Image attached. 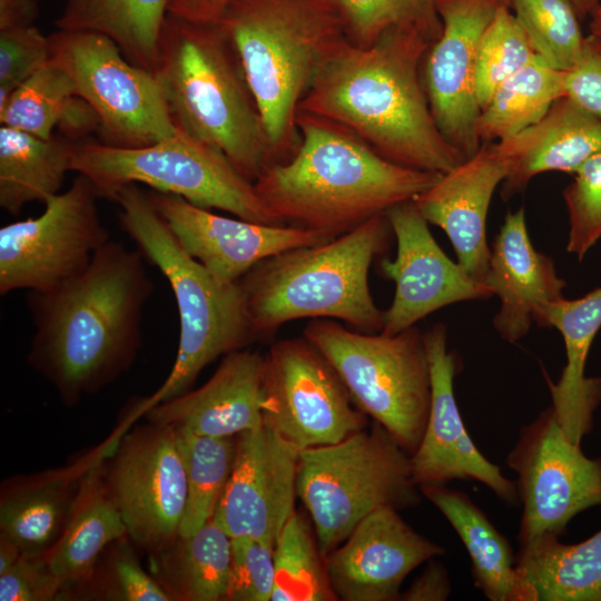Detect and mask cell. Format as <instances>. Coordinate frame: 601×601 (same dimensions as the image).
Masks as SVG:
<instances>
[{
	"instance_id": "obj_1",
	"label": "cell",
	"mask_w": 601,
	"mask_h": 601,
	"mask_svg": "<svg viewBox=\"0 0 601 601\" xmlns=\"http://www.w3.org/2000/svg\"><path fill=\"white\" fill-rule=\"evenodd\" d=\"M152 290L142 253L108 240L80 275L49 292H29L35 332L28 363L66 405L99 392L134 363Z\"/></svg>"
},
{
	"instance_id": "obj_2",
	"label": "cell",
	"mask_w": 601,
	"mask_h": 601,
	"mask_svg": "<svg viewBox=\"0 0 601 601\" xmlns=\"http://www.w3.org/2000/svg\"><path fill=\"white\" fill-rule=\"evenodd\" d=\"M433 41L414 26L386 30L362 48L346 37L329 53L299 111L346 128L397 165L445 174L465 158L442 135L422 80Z\"/></svg>"
},
{
	"instance_id": "obj_3",
	"label": "cell",
	"mask_w": 601,
	"mask_h": 601,
	"mask_svg": "<svg viewBox=\"0 0 601 601\" xmlns=\"http://www.w3.org/2000/svg\"><path fill=\"white\" fill-rule=\"evenodd\" d=\"M296 125L300 140L293 156L254 181L282 225L337 237L414 200L441 177L387 160L331 120L299 111Z\"/></svg>"
},
{
	"instance_id": "obj_4",
	"label": "cell",
	"mask_w": 601,
	"mask_h": 601,
	"mask_svg": "<svg viewBox=\"0 0 601 601\" xmlns=\"http://www.w3.org/2000/svg\"><path fill=\"white\" fill-rule=\"evenodd\" d=\"M216 22L239 61L276 164L283 162L299 142L296 120L303 98L347 37L337 3L233 0Z\"/></svg>"
},
{
	"instance_id": "obj_5",
	"label": "cell",
	"mask_w": 601,
	"mask_h": 601,
	"mask_svg": "<svg viewBox=\"0 0 601 601\" xmlns=\"http://www.w3.org/2000/svg\"><path fill=\"white\" fill-rule=\"evenodd\" d=\"M175 125L249 181L276 164L239 61L217 22L167 14L154 71Z\"/></svg>"
},
{
	"instance_id": "obj_6",
	"label": "cell",
	"mask_w": 601,
	"mask_h": 601,
	"mask_svg": "<svg viewBox=\"0 0 601 601\" xmlns=\"http://www.w3.org/2000/svg\"><path fill=\"white\" fill-rule=\"evenodd\" d=\"M392 236L386 214L377 215L326 243L256 264L238 280L256 341L302 318H337L355 331L381 333L384 311L371 294L368 272Z\"/></svg>"
},
{
	"instance_id": "obj_7",
	"label": "cell",
	"mask_w": 601,
	"mask_h": 601,
	"mask_svg": "<svg viewBox=\"0 0 601 601\" xmlns=\"http://www.w3.org/2000/svg\"><path fill=\"white\" fill-rule=\"evenodd\" d=\"M119 206V221L144 257L168 280L179 315V343L164 383L137 405V413L179 396L216 358L256 341L237 283L217 280L178 243L148 193L138 185L118 188L110 198Z\"/></svg>"
},
{
	"instance_id": "obj_8",
	"label": "cell",
	"mask_w": 601,
	"mask_h": 601,
	"mask_svg": "<svg viewBox=\"0 0 601 601\" xmlns=\"http://www.w3.org/2000/svg\"><path fill=\"white\" fill-rule=\"evenodd\" d=\"M296 492L324 558L373 511L421 501L411 455L375 421L338 443L302 450Z\"/></svg>"
},
{
	"instance_id": "obj_9",
	"label": "cell",
	"mask_w": 601,
	"mask_h": 601,
	"mask_svg": "<svg viewBox=\"0 0 601 601\" xmlns=\"http://www.w3.org/2000/svg\"><path fill=\"white\" fill-rule=\"evenodd\" d=\"M71 171L87 176L100 197L108 200L122 186L144 184L201 208L225 210L254 223L286 226L269 213L254 184L225 155L178 127L173 136L137 148L76 141Z\"/></svg>"
},
{
	"instance_id": "obj_10",
	"label": "cell",
	"mask_w": 601,
	"mask_h": 601,
	"mask_svg": "<svg viewBox=\"0 0 601 601\" xmlns=\"http://www.w3.org/2000/svg\"><path fill=\"white\" fill-rule=\"evenodd\" d=\"M308 339L335 367L356 405L412 455L431 406V372L424 333H363L329 318L312 319Z\"/></svg>"
},
{
	"instance_id": "obj_11",
	"label": "cell",
	"mask_w": 601,
	"mask_h": 601,
	"mask_svg": "<svg viewBox=\"0 0 601 601\" xmlns=\"http://www.w3.org/2000/svg\"><path fill=\"white\" fill-rule=\"evenodd\" d=\"M49 42L50 58L96 112L101 142L137 148L176 132L155 73L131 63L110 38L91 31L58 30L49 36Z\"/></svg>"
},
{
	"instance_id": "obj_12",
	"label": "cell",
	"mask_w": 601,
	"mask_h": 601,
	"mask_svg": "<svg viewBox=\"0 0 601 601\" xmlns=\"http://www.w3.org/2000/svg\"><path fill=\"white\" fill-rule=\"evenodd\" d=\"M95 184L77 174L38 217L0 228V294L43 293L80 275L110 240L102 224Z\"/></svg>"
},
{
	"instance_id": "obj_13",
	"label": "cell",
	"mask_w": 601,
	"mask_h": 601,
	"mask_svg": "<svg viewBox=\"0 0 601 601\" xmlns=\"http://www.w3.org/2000/svg\"><path fill=\"white\" fill-rule=\"evenodd\" d=\"M329 361L304 336L278 341L265 354L264 424L297 449L335 444L366 427Z\"/></svg>"
},
{
	"instance_id": "obj_14",
	"label": "cell",
	"mask_w": 601,
	"mask_h": 601,
	"mask_svg": "<svg viewBox=\"0 0 601 601\" xmlns=\"http://www.w3.org/2000/svg\"><path fill=\"white\" fill-rule=\"evenodd\" d=\"M102 465L107 491L132 543L152 555L178 535L187 499L177 432L150 423L120 435Z\"/></svg>"
},
{
	"instance_id": "obj_15",
	"label": "cell",
	"mask_w": 601,
	"mask_h": 601,
	"mask_svg": "<svg viewBox=\"0 0 601 601\" xmlns=\"http://www.w3.org/2000/svg\"><path fill=\"white\" fill-rule=\"evenodd\" d=\"M506 464L518 474L520 545L561 536L577 514L601 505V457H588L568 437L552 406L522 427Z\"/></svg>"
},
{
	"instance_id": "obj_16",
	"label": "cell",
	"mask_w": 601,
	"mask_h": 601,
	"mask_svg": "<svg viewBox=\"0 0 601 601\" xmlns=\"http://www.w3.org/2000/svg\"><path fill=\"white\" fill-rule=\"evenodd\" d=\"M509 0H436L441 36L422 62V80L434 120L444 138L466 159L481 147V107L475 69L481 37Z\"/></svg>"
},
{
	"instance_id": "obj_17",
	"label": "cell",
	"mask_w": 601,
	"mask_h": 601,
	"mask_svg": "<svg viewBox=\"0 0 601 601\" xmlns=\"http://www.w3.org/2000/svg\"><path fill=\"white\" fill-rule=\"evenodd\" d=\"M386 217L397 248L394 259L381 262L383 275L395 284L381 333L397 334L442 307L494 295L489 285L447 257L414 200L392 207Z\"/></svg>"
},
{
	"instance_id": "obj_18",
	"label": "cell",
	"mask_w": 601,
	"mask_h": 601,
	"mask_svg": "<svg viewBox=\"0 0 601 601\" xmlns=\"http://www.w3.org/2000/svg\"><path fill=\"white\" fill-rule=\"evenodd\" d=\"M299 452L264 423L236 436L231 473L214 513L230 538L275 544L295 511Z\"/></svg>"
},
{
	"instance_id": "obj_19",
	"label": "cell",
	"mask_w": 601,
	"mask_h": 601,
	"mask_svg": "<svg viewBox=\"0 0 601 601\" xmlns=\"http://www.w3.org/2000/svg\"><path fill=\"white\" fill-rule=\"evenodd\" d=\"M424 342L431 372V406L423 437L411 455L414 481L421 487L474 480L500 500L516 503V483L480 452L465 430L454 394L457 357L447 349L445 325H433L424 333Z\"/></svg>"
},
{
	"instance_id": "obj_20",
	"label": "cell",
	"mask_w": 601,
	"mask_h": 601,
	"mask_svg": "<svg viewBox=\"0 0 601 601\" xmlns=\"http://www.w3.org/2000/svg\"><path fill=\"white\" fill-rule=\"evenodd\" d=\"M181 247L217 280L237 283L256 264L276 254L335 237L303 227L228 218L165 193H148Z\"/></svg>"
},
{
	"instance_id": "obj_21",
	"label": "cell",
	"mask_w": 601,
	"mask_h": 601,
	"mask_svg": "<svg viewBox=\"0 0 601 601\" xmlns=\"http://www.w3.org/2000/svg\"><path fill=\"white\" fill-rule=\"evenodd\" d=\"M445 549L384 506L365 516L325 555L332 588L343 601H395L405 578Z\"/></svg>"
},
{
	"instance_id": "obj_22",
	"label": "cell",
	"mask_w": 601,
	"mask_h": 601,
	"mask_svg": "<svg viewBox=\"0 0 601 601\" xmlns=\"http://www.w3.org/2000/svg\"><path fill=\"white\" fill-rule=\"evenodd\" d=\"M510 171V161L496 142L480 149L414 199L428 224L439 226L451 240L457 263L483 282L491 248L486 242V217L492 196Z\"/></svg>"
},
{
	"instance_id": "obj_23",
	"label": "cell",
	"mask_w": 601,
	"mask_h": 601,
	"mask_svg": "<svg viewBox=\"0 0 601 601\" xmlns=\"http://www.w3.org/2000/svg\"><path fill=\"white\" fill-rule=\"evenodd\" d=\"M265 355L239 349L225 355L197 390L158 403L142 414L150 423L195 435L227 437L264 423Z\"/></svg>"
},
{
	"instance_id": "obj_24",
	"label": "cell",
	"mask_w": 601,
	"mask_h": 601,
	"mask_svg": "<svg viewBox=\"0 0 601 601\" xmlns=\"http://www.w3.org/2000/svg\"><path fill=\"white\" fill-rule=\"evenodd\" d=\"M484 283L501 300L493 326L510 343L528 334L544 306L563 297L565 280L553 260L532 245L523 208L506 214L491 247Z\"/></svg>"
},
{
	"instance_id": "obj_25",
	"label": "cell",
	"mask_w": 601,
	"mask_h": 601,
	"mask_svg": "<svg viewBox=\"0 0 601 601\" xmlns=\"http://www.w3.org/2000/svg\"><path fill=\"white\" fill-rule=\"evenodd\" d=\"M120 434L75 462L3 482L0 532L27 554L47 553L62 534L86 473L112 452Z\"/></svg>"
},
{
	"instance_id": "obj_26",
	"label": "cell",
	"mask_w": 601,
	"mask_h": 601,
	"mask_svg": "<svg viewBox=\"0 0 601 601\" xmlns=\"http://www.w3.org/2000/svg\"><path fill=\"white\" fill-rule=\"evenodd\" d=\"M496 145L510 161L502 183L506 199L523 190L534 176L553 170L574 174L601 151V117L564 96L538 122Z\"/></svg>"
},
{
	"instance_id": "obj_27",
	"label": "cell",
	"mask_w": 601,
	"mask_h": 601,
	"mask_svg": "<svg viewBox=\"0 0 601 601\" xmlns=\"http://www.w3.org/2000/svg\"><path fill=\"white\" fill-rule=\"evenodd\" d=\"M534 322L562 335L566 363L558 382L548 380L551 406L568 437L581 445L601 402V378L585 376L588 354L601 327V287L577 299L562 297L548 304Z\"/></svg>"
},
{
	"instance_id": "obj_28",
	"label": "cell",
	"mask_w": 601,
	"mask_h": 601,
	"mask_svg": "<svg viewBox=\"0 0 601 601\" xmlns=\"http://www.w3.org/2000/svg\"><path fill=\"white\" fill-rule=\"evenodd\" d=\"M105 460L83 476L68 523L47 552L52 571L68 589V597L72 595L75 588L81 589L89 580L102 552L112 542L128 535L104 481Z\"/></svg>"
},
{
	"instance_id": "obj_29",
	"label": "cell",
	"mask_w": 601,
	"mask_h": 601,
	"mask_svg": "<svg viewBox=\"0 0 601 601\" xmlns=\"http://www.w3.org/2000/svg\"><path fill=\"white\" fill-rule=\"evenodd\" d=\"M450 522L471 560L475 587L491 601H525L516 556L508 539L463 492L445 484L420 487Z\"/></svg>"
},
{
	"instance_id": "obj_30",
	"label": "cell",
	"mask_w": 601,
	"mask_h": 601,
	"mask_svg": "<svg viewBox=\"0 0 601 601\" xmlns=\"http://www.w3.org/2000/svg\"><path fill=\"white\" fill-rule=\"evenodd\" d=\"M525 601H601V530L574 544L542 535L520 545Z\"/></svg>"
},
{
	"instance_id": "obj_31",
	"label": "cell",
	"mask_w": 601,
	"mask_h": 601,
	"mask_svg": "<svg viewBox=\"0 0 601 601\" xmlns=\"http://www.w3.org/2000/svg\"><path fill=\"white\" fill-rule=\"evenodd\" d=\"M231 538L214 515L149 555L151 574L173 601H225Z\"/></svg>"
},
{
	"instance_id": "obj_32",
	"label": "cell",
	"mask_w": 601,
	"mask_h": 601,
	"mask_svg": "<svg viewBox=\"0 0 601 601\" xmlns=\"http://www.w3.org/2000/svg\"><path fill=\"white\" fill-rule=\"evenodd\" d=\"M0 122L43 139L58 128L71 141L100 128L93 109L51 58L13 91L0 111Z\"/></svg>"
},
{
	"instance_id": "obj_33",
	"label": "cell",
	"mask_w": 601,
	"mask_h": 601,
	"mask_svg": "<svg viewBox=\"0 0 601 601\" xmlns=\"http://www.w3.org/2000/svg\"><path fill=\"white\" fill-rule=\"evenodd\" d=\"M52 136L43 139L26 131L0 127V206L18 215L30 203L43 206L60 193L71 171L73 144Z\"/></svg>"
},
{
	"instance_id": "obj_34",
	"label": "cell",
	"mask_w": 601,
	"mask_h": 601,
	"mask_svg": "<svg viewBox=\"0 0 601 601\" xmlns=\"http://www.w3.org/2000/svg\"><path fill=\"white\" fill-rule=\"evenodd\" d=\"M171 0H66L58 30L91 31L110 38L134 65L151 72Z\"/></svg>"
},
{
	"instance_id": "obj_35",
	"label": "cell",
	"mask_w": 601,
	"mask_h": 601,
	"mask_svg": "<svg viewBox=\"0 0 601 601\" xmlns=\"http://www.w3.org/2000/svg\"><path fill=\"white\" fill-rule=\"evenodd\" d=\"M565 80L566 71L541 59L509 77L481 109L476 125L481 144L501 141L538 122L565 96Z\"/></svg>"
},
{
	"instance_id": "obj_36",
	"label": "cell",
	"mask_w": 601,
	"mask_h": 601,
	"mask_svg": "<svg viewBox=\"0 0 601 601\" xmlns=\"http://www.w3.org/2000/svg\"><path fill=\"white\" fill-rule=\"evenodd\" d=\"M176 432L187 480L179 535H190L214 516L234 465L236 436L215 437Z\"/></svg>"
},
{
	"instance_id": "obj_37",
	"label": "cell",
	"mask_w": 601,
	"mask_h": 601,
	"mask_svg": "<svg viewBox=\"0 0 601 601\" xmlns=\"http://www.w3.org/2000/svg\"><path fill=\"white\" fill-rule=\"evenodd\" d=\"M274 566L272 601L338 600L316 535L296 510L275 541Z\"/></svg>"
},
{
	"instance_id": "obj_38",
	"label": "cell",
	"mask_w": 601,
	"mask_h": 601,
	"mask_svg": "<svg viewBox=\"0 0 601 601\" xmlns=\"http://www.w3.org/2000/svg\"><path fill=\"white\" fill-rule=\"evenodd\" d=\"M509 6L544 63L561 71L574 68L585 36L571 0H509Z\"/></svg>"
},
{
	"instance_id": "obj_39",
	"label": "cell",
	"mask_w": 601,
	"mask_h": 601,
	"mask_svg": "<svg viewBox=\"0 0 601 601\" xmlns=\"http://www.w3.org/2000/svg\"><path fill=\"white\" fill-rule=\"evenodd\" d=\"M538 59L509 3L501 4L477 50L475 88L481 109L504 80Z\"/></svg>"
},
{
	"instance_id": "obj_40",
	"label": "cell",
	"mask_w": 601,
	"mask_h": 601,
	"mask_svg": "<svg viewBox=\"0 0 601 601\" xmlns=\"http://www.w3.org/2000/svg\"><path fill=\"white\" fill-rule=\"evenodd\" d=\"M354 45L372 46L388 29L414 26L434 42L442 33L436 0H335Z\"/></svg>"
},
{
	"instance_id": "obj_41",
	"label": "cell",
	"mask_w": 601,
	"mask_h": 601,
	"mask_svg": "<svg viewBox=\"0 0 601 601\" xmlns=\"http://www.w3.org/2000/svg\"><path fill=\"white\" fill-rule=\"evenodd\" d=\"M128 535L112 542L80 590L106 601H173L152 574L141 566Z\"/></svg>"
},
{
	"instance_id": "obj_42",
	"label": "cell",
	"mask_w": 601,
	"mask_h": 601,
	"mask_svg": "<svg viewBox=\"0 0 601 601\" xmlns=\"http://www.w3.org/2000/svg\"><path fill=\"white\" fill-rule=\"evenodd\" d=\"M563 199L569 217L566 252L582 260L601 238V151L574 173Z\"/></svg>"
},
{
	"instance_id": "obj_43",
	"label": "cell",
	"mask_w": 601,
	"mask_h": 601,
	"mask_svg": "<svg viewBox=\"0 0 601 601\" xmlns=\"http://www.w3.org/2000/svg\"><path fill=\"white\" fill-rule=\"evenodd\" d=\"M274 582V544L250 536L231 538L225 601H268Z\"/></svg>"
},
{
	"instance_id": "obj_44",
	"label": "cell",
	"mask_w": 601,
	"mask_h": 601,
	"mask_svg": "<svg viewBox=\"0 0 601 601\" xmlns=\"http://www.w3.org/2000/svg\"><path fill=\"white\" fill-rule=\"evenodd\" d=\"M49 59V37L35 26L0 31V111L13 91Z\"/></svg>"
},
{
	"instance_id": "obj_45",
	"label": "cell",
	"mask_w": 601,
	"mask_h": 601,
	"mask_svg": "<svg viewBox=\"0 0 601 601\" xmlns=\"http://www.w3.org/2000/svg\"><path fill=\"white\" fill-rule=\"evenodd\" d=\"M66 584L52 571L47 553H22L0 574L1 601H52L67 599Z\"/></svg>"
},
{
	"instance_id": "obj_46",
	"label": "cell",
	"mask_w": 601,
	"mask_h": 601,
	"mask_svg": "<svg viewBox=\"0 0 601 601\" xmlns=\"http://www.w3.org/2000/svg\"><path fill=\"white\" fill-rule=\"evenodd\" d=\"M565 96L601 117V36L585 37L579 62L566 71Z\"/></svg>"
},
{
	"instance_id": "obj_47",
	"label": "cell",
	"mask_w": 601,
	"mask_h": 601,
	"mask_svg": "<svg viewBox=\"0 0 601 601\" xmlns=\"http://www.w3.org/2000/svg\"><path fill=\"white\" fill-rule=\"evenodd\" d=\"M424 571L405 591H401V601H444L451 593V582L443 564L431 559Z\"/></svg>"
},
{
	"instance_id": "obj_48",
	"label": "cell",
	"mask_w": 601,
	"mask_h": 601,
	"mask_svg": "<svg viewBox=\"0 0 601 601\" xmlns=\"http://www.w3.org/2000/svg\"><path fill=\"white\" fill-rule=\"evenodd\" d=\"M233 0H171L168 13L198 22H216Z\"/></svg>"
},
{
	"instance_id": "obj_49",
	"label": "cell",
	"mask_w": 601,
	"mask_h": 601,
	"mask_svg": "<svg viewBox=\"0 0 601 601\" xmlns=\"http://www.w3.org/2000/svg\"><path fill=\"white\" fill-rule=\"evenodd\" d=\"M37 16V0H0V31L33 26Z\"/></svg>"
},
{
	"instance_id": "obj_50",
	"label": "cell",
	"mask_w": 601,
	"mask_h": 601,
	"mask_svg": "<svg viewBox=\"0 0 601 601\" xmlns=\"http://www.w3.org/2000/svg\"><path fill=\"white\" fill-rule=\"evenodd\" d=\"M21 555L19 546L7 534L0 532V574L9 570Z\"/></svg>"
},
{
	"instance_id": "obj_51",
	"label": "cell",
	"mask_w": 601,
	"mask_h": 601,
	"mask_svg": "<svg viewBox=\"0 0 601 601\" xmlns=\"http://www.w3.org/2000/svg\"><path fill=\"white\" fill-rule=\"evenodd\" d=\"M571 2L580 19L590 16L601 3L600 0H571Z\"/></svg>"
},
{
	"instance_id": "obj_52",
	"label": "cell",
	"mask_w": 601,
	"mask_h": 601,
	"mask_svg": "<svg viewBox=\"0 0 601 601\" xmlns=\"http://www.w3.org/2000/svg\"><path fill=\"white\" fill-rule=\"evenodd\" d=\"M590 33L601 36V3L590 14Z\"/></svg>"
}]
</instances>
